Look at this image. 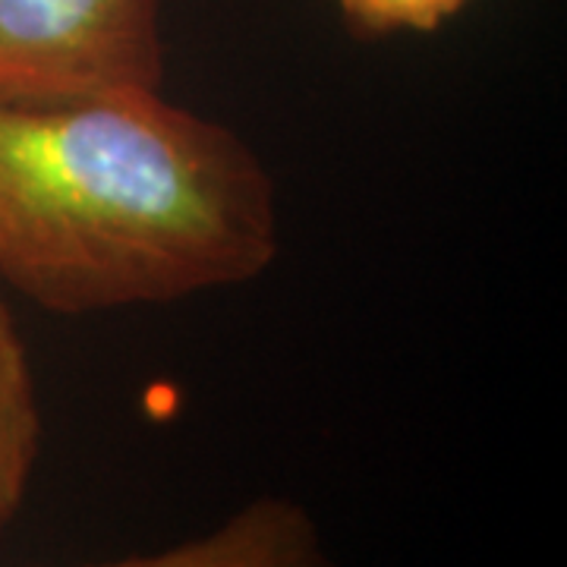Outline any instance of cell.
<instances>
[{
    "mask_svg": "<svg viewBox=\"0 0 567 567\" xmlns=\"http://www.w3.org/2000/svg\"><path fill=\"white\" fill-rule=\"evenodd\" d=\"M347 29L360 39L429 35L451 22L470 0H334Z\"/></svg>",
    "mask_w": 567,
    "mask_h": 567,
    "instance_id": "4",
    "label": "cell"
},
{
    "mask_svg": "<svg viewBox=\"0 0 567 567\" xmlns=\"http://www.w3.org/2000/svg\"><path fill=\"white\" fill-rule=\"evenodd\" d=\"M85 567H193L189 558L177 551V548H164L155 555H133V558H121V561H104V565H85Z\"/></svg>",
    "mask_w": 567,
    "mask_h": 567,
    "instance_id": "5",
    "label": "cell"
},
{
    "mask_svg": "<svg viewBox=\"0 0 567 567\" xmlns=\"http://www.w3.org/2000/svg\"><path fill=\"white\" fill-rule=\"evenodd\" d=\"M278 252L275 177L227 123L162 92L0 99V278L44 312L177 303Z\"/></svg>",
    "mask_w": 567,
    "mask_h": 567,
    "instance_id": "1",
    "label": "cell"
},
{
    "mask_svg": "<svg viewBox=\"0 0 567 567\" xmlns=\"http://www.w3.org/2000/svg\"><path fill=\"white\" fill-rule=\"evenodd\" d=\"M162 0H0V99L162 92Z\"/></svg>",
    "mask_w": 567,
    "mask_h": 567,
    "instance_id": "2",
    "label": "cell"
},
{
    "mask_svg": "<svg viewBox=\"0 0 567 567\" xmlns=\"http://www.w3.org/2000/svg\"><path fill=\"white\" fill-rule=\"evenodd\" d=\"M39 447L41 406L35 369L20 324L0 297V529L20 511Z\"/></svg>",
    "mask_w": 567,
    "mask_h": 567,
    "instance_id": "3",
    "label": "cell"
}]
</instances>
